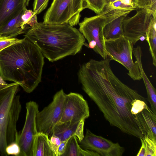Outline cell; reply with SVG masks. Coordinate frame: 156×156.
Instances as JSON below:
<instances>
[{
  "mask_svg": "<svg viewBox=\"0 0 156 156\" xmlns=\"http://www.w3.org/2000/svg\"><path fill=\"white\" fill-rule=\"evenodd\" d=\"M108 57L91 59L82 64L78 80L110 124L122 132L140 138L156 129V115L147 99L122 82L111 69Z\"/></svg>",
  "mask_w": 156,
  "mask_h": 156,
  "instance_id": "1",
  "label": "cell"
},
{
  "mask_svg": "<svg viewBox=\"0 0 156 156\" xmlns=\"http://www.w3.org/2000/svg\"><path fill=\"white\" fill-rule=\"evenodd\" d=\"M44 57L38 47L24 37L0 51V76L30 93L41 81Z\"/></svg>",
  "mask_w": 156,
  "mask_h": 156,
  "instance_id": "2",
  "label": "cell"
},
{
  "mask_svg": "<svg viewBox=\"0 0 156 156\" xmlns=\"http://www.w3.org/2000/svg\"><path fill=\"white\" fill-rule=\"evenodd\" d=\"M24 36L35 44L44 57L52 62L76 55L85 41L79 30L68 23L38 22L30 27Z\"/></svg>",
  "mask_w": 156,
  "mask_h": 156,
  "instance_id": "3",
  "label": "cell"
},
{
  "mask_svg": "<svg viewBox=\"0 0 156 156\" xmlns=\"http://www.w3.org/2000/svg\"><path fill=\"white\" fill-rule=\"evenodd\" d=\"M19 85L14 82L0 90V155L7 156L5 149L16 142L18 133L16 126L21 105L17 95Z\"/></svg>",
  "mask_w": 156,
  "mask_h": 156,
  "instance_id": "4",
  "label": "cell"
},
{
  "mask_svg": "<svg viewBox=\"0 0 156 156\" xmlns=\"http://www.w3.org/2000/svg\"><path fill=\"white\" fill-rule=\"evenodd\" d=\"M85 9L84 0H53L45 13L43 22L72 27L79 23L80 12Z\"/></svg>",
  "mask_w": 156,
  "mask_h": 156,
  "instance_id": "5",
  "label": "cell"
},
{
  "mask_svg": "<svg viewBox=\"0 0 156 156\" xmlns=\"http://www.w3.org/2000/svg\"><path fill=\"white\" fill-rule=\"evenodd\" d=\"M108 57L122 65L128 70V75L134 80H140L142 75L138 63L133 61V44L123 36L115 39L105 40Z\"/></svg>",
  "mask_w": 156,
  "mask_h": 156,
  "instance_id": "6",
  "label": "cell"
},
{
  "mask_svg": "<svg viewBox=\"0 0 156 156\" xmlns=\"http://www.w3.org/2000/svg\"><path fill=\"white\" fill-rule=\"evenodd\" d=\"M106 21V20L99 14L85 17L79 23V30L88 42V47L93 49L103 59L108 57L103 32Z\"/></svg>",
  "mask_w": 156,
  "mask_h": 156,
  "instance_id": "7",
  "label": "cell"
},
{
  "mask_svg": "<svg viewBox=\"0 0 156 156\" xmlns=\"http://www.w3.org/2000/svg\"><path fill=\"white\" fill-rule=\"evenodd\" d=\"M140 9L132 16L125 17L122 22L123 36L133 45L140 40H146L151 26L156 19V12Z\"/></svg>",
  "mask_w": 156,
  "mask_h": 156,
  "instance_id": "8",
  "label": "cell"
},
{
  "mask_svg": "<svg viewBox=\"0 0 156 156\" xmlns=\"http://www.w3.org/2000/svg\"><path fill=\"white\" fill-rule=\"evenodd\" d=\"M66 95L63 89L59 90L54 95L51 102L38 112L36 122L38 132L50 137L51 136L54 127L61 118Z\"/></svg>",
  "mask_w": 156,
  "mask_h": 156,
  "instance_id": "9",
  "label": "cell"
},
{
  "mask_svg": "<svg viewBox=\"0 0 156 156\" xmlns=\"http://www.w3.org/2000/svg\"><path fill=\"white\" fill-rule=\"evenodd\" d=\"M26 114L25 123L21 132L18 134L16 142L21 150L20 156H32L35 136L38 133L36 119L39 112L38 105L33 101L26 104Z\"/></svg>",
  "mask_w": 156,
  "mask_h": 156,
  "instance_id": "10",
  "label": "cell"
},
{
  "mask_svg": "<svg viewBox=\"0 0 156 156\" xmlns=\"http://www.w3.org/2000/svg\"><path fill=\"white\" fill-rule=\"evenodd\" d=\"M79 142L83 149L95 152L100 156H121L125 151L119 143L96 135L88 129L83 139Z\"/></svg>",
  "mask_w": 156,
  "mask_h": 156,
  "instance_id": "11",
  "label": "cell"
},
{
  "mask_svg": "<svg viewBox=\"0 0 156 156\" xmlns=\"http://www.w3.org/2000/svg\"><path fill=\"white\" fill-rule=\"evenodd\" d=\"M89 116L88 103L82 95L74 92L66 94L62 116L58 123L85 120Z\"/></svg>",
  "mask_w": 156,
  "mask_h": 156,
  "instance_id": "12",
  "label": "cell"
},
{
  "mask_svg": "<svg viewBox=\"0 0 156 156\" xmlns=\"http://www.w3.org/2000/svg\"><path fill=\"white\" fill-rule=\"evenodd\" d=\"M137 8L133 0H115L108 2L100 14L106 20V24L119 17H125Z\"/></svg>",
  "mask_w": 156,
  "mask_h": 156,
  "instance_id": "13",
  "label": "cell"
},
{
  "mask_svg": "<svg viewBox=\"0 0 156 156\" xmlns=\"http://www.w3.org/2000/svg\"><path fill=\"white\" fill-rule=\"evenodd\" d=\"M84 120L77 122L58 123L54 127L51 136L54 135L58 136L61 141L67 140L75 136L80 142L84 137Z\"/></svg>",
  "mask_w": 156,
  "mask_h": 156,
  "instance_id": "14",
  "label": "cell"
},
{
  "mask_svg": "<svg viewBox=\"0 0 156 156\" xmlns=\"http://www.w3.org/2000/svg\"><path fill=\"white\" fill-rule=\"evenodd\" d=\"M29 1L0 0V27L26 8Z\"/></svg>",
  "mask_w": 156,
  "mask_h": 156,
  "instance_id": "15",
  "label": "cell"
},
{
  "mask_svg": "<svg viewBox=\"0 0 156 156\" xmlns=\"http://www.w3.org/2000/svg\"><path fill=\"white\" fill-rule=\"evenodd\" d=\"M24 9L0 27V36L13 37L26 33L29 28L22 25L21 16Z\"/></svg>",
  "mask_w": 156,
  "mask_h": 156,
  "instance_id": "16",
  "label": "cell"
},
{
  "mask_svg": "<svg viewBox=\"0 0 156 156\" xmlns=\"http://www.w3.org/2000/svg\"><path fill=\"white\" fill-rule=\"evenodd\" d=\"M32 156H55L50 145L48 135L41 132L36 135L33 143Z\"/></svg>",
  "mask_w": 156,
  "mask_h": 156,
  "instance_id": "17",
  "label": "cell"
},
{
  "mask_svg": "<svg viewBox=\"0 0 156 156\" xmlns=\"http://www.w3.org/2000/svg\"><path fill=\"white\" fill-rule=\"evenodd\" d=\"M62 156H100L97 153L82 148L75 136L68 140L65 152Z\"/></svg>",
  "mask_w": 156,
  "mask_h": 156,
  "instance_id": "18",
  "label": "cell"
},
{
  "mask_svg": "<svg viewBox=\"0 0 156 156\" xmlns=\"http://www.w3.org/2000/svg\"><path fill=\"white\" fill-rule=\"evenodd\" d=\"M125 18L119 17L106 24L103 30L105 40L115 39L123 36L122 22Z\"/></svg>",
  "mask_w": 156,
  "mask_h": 156,
  "instance_id": "19",
  "label": "cell"
},
{
  "mask_svg": "<svg viewBox=\"0 0 156 156\" xmlns=\"http://www.w3.org/2000/svg\"><path fill=\"white\" fill-rule=\"evenodd\" d=\"M141 146L137 156H156V140L151 139L146 136L140 138Z\"/></svg>",
  "mask_w": 156,
  "mask_h": 156,
  "instance_id": "20",
  "label": "cell"
},
{
  "mask_svg": "<svg viewBox=\"0 0 156 156\" xmlns=\"http://www.w3.org/2000/svg\"><path fill=\"white\" fill-rule=\"evenodd\" d=\"M146 40L148 44L152 63L156 66V19L153 21L147 33Z\"/></svg>",
  "mask_w": 156,
  "mask_h": 156,
  "instance_id": "21",
  "label": "cell"
},
{
  "mask_svg": "<svg viewBox=\"0 0 156 156\" xmlns=\"http://www.w3.org/2000/svg\"><path fill=\"white\" fill-rule=\"evenodd\" d=\"M22 25L23 27L30 28L38 23L37 15L34 12L25 8L21 16Z\"/></svg>",
  "mask_w": 156,
  "mask_h": 156,
  "instance_id": "22",
  "label": "cell"
},
{
  "mask_svg": "<svg viewBox=\"0 0 156 156\" xmlns=\"http://www.w3.org/2000/svg\"><path fill=\"white\" fill-rule=\"evenodd\" d=\"M85 9L93 11L97 15L100 14L107 4V0H84Z\"/></svg>",
  "mask_w": 156,
  "mask_h": 156,
  "instance_id": "23",
  "label": "cell"
},
{
  "mask_svg": "<svg viewBox=\"0 0 156 156\" xmlns=\"http://www.w3.org/2000/svg\"><path fill=\"white\" fill-rule=\"evenodd\" d=\"M138 8L156 12V0H133Z\"/></svg>",
  "mask_w": 156,
  "mask_h": 156,
  "instance_id": "24",
  "label": "cell"
},
{
  "mask_svg": "<svg viewBox=\"0 0 156 156\" xmlns=\"http://www.w3.org/2000/svg\"><path fill=\"white\" fill-rule=\"evenodd\" d=\"M21 40L13 37L0 36V51Z\"/></svg>",
  "mask_w": 156,
  "mask_h": 156,
  "instance_id": "25",
  "label": "cell"
},
{
  "mask_svg": "<svg viewBox=\"0 0 156 156\" xmlns=\"http://www.w3.org/2000/svg\"><path fill=\"white\" fill-rule=\"evenodd\" d=\"M49 0H34L33 11L37 15L41 12L47 7Z\"/></svg>",
  "mask_w": 156,
  "mask_h": 156,
  "instance_id": "26",
  "label": "cell"
},
{
  "mask_svg": "<svg viewBox=\"0 0 156 156\" xmlns=\"http://www.w3.org/2000/svg\"><path fill=\"white\" fill-rule=\"evenodd\" d=\"M5 151L8 155L20 156L21 150L17 143L16 142H14L7 146L5 149Z\"/></svg>",
  "mask_w": 156,
  "mask_h": 156,
  "instance_id": "27",
  "label": "cell"
},
{
  "mask_svg": "<svg viewBox=\"0 0 156 156\" xmlns=\"http://www.w3.org/2000/svg\"><path fill=\"white\" fill-rule=\"evenodd\" d=\"M49 138V143L55 156H57V152L61 141L58 136L53 135Z\"/></svg>",
  "mask_w": 156,
  "mask_h": 156,
  "instance_id": "28",
  "label": "cell"
},
{
  "mask_svg": "<svg viewBox=\"0 0 156 156\" xmlns=\"http://www.w3.org/2000/svg\"><path fill=\"white\" fill-rule=\"evenodd\" d=\"M69 140V139L65 141H61L58 149L57 156H62L64 153Z\"/></svg>",
  "mask_w": 156,
  "mask_h": 156,
  "instance_id": "29",
  "label": "cell"
},
{
  "mask_svg": "<svg viewBox=\"0 0 156 156\" xmlns=\"http://www.w3.org/2000/svg\"><path fill=\"white\" fill-rule=\"evenodd\" d=\"M13 83H8L6 85H4L0 84V90L11 85L13 84Z\"/></svg>",
  "mask_w": 156,
  "mask_h": 156,
  "instance_id": "30",
  "label": "cell"
},
{
  "mask_svg": "<svg viewBox=\"0 0 156 156\" xmlns=\"http://www.w3.org/2000/svg\"><path fill=\"white\" fill-rule=\"evenodd\" d=\"M8 83H7L5 80L3 79L0 76V84L2 85H6Z\"/></svg>",
  "mask_w": 156,
  "mask_h": 156,
  "instance_id": "31",
  "label": "cell"
},
{
  "mask_svg": "<svg viewBox=\"0 0 156 156\" xmlns=\"http://www.w3.org/2000/svg\"><path fill=\"white\" fill-rule=\"evenodd\" d=\"M115 0H107V3L109 2H113Z\"/></svg>",
  "mask_w": 156,
  "mask_h": 156,
  "instance_id": "32",
  "label": "cell"
}]
</instances>
